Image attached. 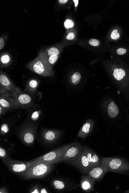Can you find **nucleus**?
Listing matches in <instances>:
<instances>
[{"label": "nucleus", "mask_w": 129, "mask_h": 193, "mask_svg": "<svg viewBox=\"0 0 129 193\" xmlns=\"http://www.w3.org/2000/svg\"><path fill=\"white\" fill-rule=\"evenodd\" d=\"M54 164L47 162L32 166L22 176V178L24 180H29L45 177L52 171Z\"/></svg>", "instance_id": "f257e3e1"}, {"label": "nucleus", "mask_w": 129, "mask_h": 193, "mask_svg": "<svg viewBox=\"0 0 129 193\" xmlns=\"http://www.w3.org/2000/svg\"><path fill=\"white\" fill-rule=\"evenodd\" d=\"M27 66L33 72L41 76H52L53 75L52 67L39 55L29 63Z\"/></svg>", "instance_id": "f03ea898"}, {"label": "nucleus", "mask_w": 129, "mask_h": 193, "mask_svg": "<svg viewBox=\"0 0 129 193\" xmlns=\"http://www.w3.org/2000/svg\"><path fill=\"white\" fill-rule=\"evenodd\" d=\"M69 145L63 146L50 152L29 161L31 166L44 162H52L56 163L61 157L65 151L69 147Z\"/></svg>", "instance_id": "7ed1b4c3"}, {"label": "nucleus", "mask_w": 129, "mask_h": 193, "mask_svg": "<svg viewBox=\"0 0 129 193\" xmlns=\"http://www.w3.org/2000/svg\"><path fill=\"white\" fill-rule=\"evenodd\" d=\"M83 150V146L78 143L69 144V147L57 163L65 162L71 164L79 158Z\"/></svg>", "instance_id": "20e7f679"}, {"label": "nucleus", "mask_w": 129, "mask_h": 193, "mask_svg": "<svg viewBox=\"0 0 129 193\" xmlns=\"http://www.w3.org/2000/svg\"><path fill=\"white\" fill-rule=\"evenodd\" d=\"M8 169L16 174L22 177L31 166L29 162L14 160L9 158L2 160Z\"/></svg>", "instance_id": "39448f33"}, {"label": "nucleus", "mask_w": 129, "mask_h": 193, "mask_svg": "<svg viewBox=\"0 0 129 193\" xmlns=\"http://www.w3.org/2000/svg\"><path fill=\"white\" fill-rule=\"evenodd\" d=\"M19 87L15 85L6 74L1 71L0 74V95L13 97Z\"/></svg>", "instance_id": "423d86ee"}, {"label": "nucleus", "mask_w": 129, "mask_h": 193, "mask_svg": "<svg viewBox=\"0 0 129 193\" xmlns=\"http://www.w3.org/2000/svg\"><path fill=\"white\" fill-rule=\"evenodd\" d=\"M21 108H26L32 107L33 104L32 97L26 93H24L18 88L13 96Z\"/></svg>", "instance_id": "0eeeda50"}, {"label": "nucleus", "mask_w": 129, "mask_h": 193, "mask_svg": "<svg viewBox=\"0 0 129 193\" xmlns=\"http://www.w3.org/2000/svg\"><path fill=\"white\" fill-rule=\"evenodd\" d=\"M108 170L109 168L107 166L101 164L99 166L90 169L87 175L93 178L96 181H99L102 179Z\"/></svg>", "instance_id": "6e6552de"}, {"label": "nucleus", "mask_w": 129, "mask_h": 193, "mask_svg": "<svg viewBox=\"0 0 129 193\" xmlns=\"http://www.w3.org/2000/svg\"><path fill=\"white\" fill-rule=\"evenodd\" d=\"M71 165L77 168L84 175H87L89 170L92 168L84 150L79 158Z\"/></svg>", "instance_id": "1a4fd4ad"}, {"label": "nucleus", "mask_w": 129, "mask_h": 193, "mask_svg": "<svg viewBox=\"0 0 129 193\" xmlns=\"http://www.w3.org/2000/svg\"><path fill=\"white\" fill-rule=\"evenodd\" d=\"M101 164L107 166L109 168L108 172L117 171L122 169L125 166L121 159L112 158H103L101 159Z\"/></svg>", "instance_id": "9d476101"}, {"label": "nucleus", "mask_w": 129, "mask_h": 193, "mask_svg": "<svg viewBox=\"0 0 129 193\" xmlns=\"http://www.w3.org/2000/svg\"><path fill=\"white\" fill-rule=\"evenodd\" d=\"M20 136L24 144L26 145H31L34 143L35 140V130L31 126L26 127L21 132Z\"/></svg>", "instance_id": "9b49d317"}, {"label": "nucleus", "mask_w": 129, "mask_h": 193, "mask_svg": "<svg viewBox=\"0 0 129 193\" xmlns=\"http://www.w3.org/2000/svg\"><path fill=\"white\" fill-rule=\"evenodd\" d=\"M0 106L8 111L21 108L14 98L7 95H0Z\"/></svg>", "instance_id": "f8f14e48"}, {"label": "nucleus", "mask_w": 129, "mask_h": 193, "mask_svg": "<svg viewBox=\"0 0 129 193\" xmlns=\"http://www.w3.org/2000/svg\"><path fill=\"white\" fill-rule=\"evenodd\" d=\"M83 150L92 168L101 165L102 159L99 158L96 153L86 146H83Z\"/></svg>", "instance_id": "ddd939ff"}, {"label": "nucleus", "mask_w": 129, "mask_h": 193, "mask_svg": "<svg viewBox=\"0 0 129 193\" xmlns=\"http://www.w3.org/2000/svg\"><path fill=\"white\" fill-rule=\"evenodd\" d=\"M96 181L88 175H82L81 177L80 184L82 189L84 192H90L93 191Z\"/></svg>", "instance_id": "4468645a"}, {"label": "nucleus", "mask_w": 129, "mask_h": 193, "mask_svg": "<svg viewBox=\"0 0 129 193\" xmlns=\"http://www.w3.org/2000/svg\"><path fill=\"white\" fill-rule=\"evenodd\" d=\"M60 133L58 130H43L41 133L42 138L46 142L52 143L56 141L59 137Z\"/></svg>", "instance_id": "2eb2a0df"}, {"label": "nucleus", "mask_w": 129, "mask_h": 193, "mask_svg": "<svg viewBox=\"0 0 129 193\" xmlns=\"http://www.w3.org/2000/svg\"><path fill=\"white\" fill-rule=\"evenodd\" d=\"M93 124L90 121H87L82 126L81 130L79 131L78 137L82 138H85L86 137L91 131Z\"/></svg>", "instance_id": "dca6fc26"}, {"label": "nucleus", "mask_w": 129, "mask_h": 193, "mask_svg": "<svg viewBox=\"0 0 129 193\" xmlns=\"http://www.w3.org/2000/svg\"><path fill=\"white\" fill-rule=\"evenodd\" d=\"M108 114L111 118H114L118 114L119 110L118 106L114 101H112L108 105Z\"/></svg>", "instance_id": "f3484780"}, {"label": "nucleus", "mask_w": 129, "mask_h": 193, "mask_svg": "<svg viewBox=\"0 0 129 193\" xmlns=\"http://www.w3.org/2000/svg\"><path fill=\"white\" fill-rule=\"evenodd\" d=\"M51 185L54 189L58 190H63L66 187L65 183L62 180H53L51 182Z\"/></svg>", "instance_id": "a211bd4d"}, {"label": "nucleus", "mask_w": 129, "mask_h": 193, "mask_svg": "<svg viewBox=\"0 0 129 193\" xmlns=\"http://www.w3.org/2000/svg\"><path fill=\"white\" fill-rule=\"evenodd\" d=\"M125 71L122 69L116 68L114 71L113 75L115 79L120 81L125 76Z\"/></svg>", "instance_id": "6ab92c4d"}, {"label": "nucleus", "mask_w": 129, "mask_h": 193, "mask_svg": "<svg viewBox=\"0 0 129 193\" xmlns=\"http://www.w3.org/2000/svg\"><path fill=\"white\" fill-rule=\"evenodd\" d=\"M11 61V57L8 54H4L1 56V65H7Z\"/></svg>", "instance_id": "aec40b11"}, {"label": "nucleus", "mask_w": 129, "mask_h": 193, "mask_svg": "<svg viewBox=\"0 0 129 193\" xmlns=\"http://www.w3.org/2000/svg\"><path fill=\"white\" fill-rule=\"evenodd\" d=\"M81 75L78 72H75L71 77V81L74 85L78 84L81 81Z\"/></svg>", "instance_id": "412c9836"}, {"label": "nucleus", "mask_w": 129, "mask_h": 193, "mask_svg": "<svg viewBox=\"0 0 129 193\" xmlns=\"http://www.w3.org/2000/svg\"><path fill=\"white\" fill-rule=\"evenodd\" d=\"M38 85V82L36 80H31L28 83L29 87L32 91L36 90Z\"/></svg>", "instance_id": "4be33fe9"}, {"label": "nucleus", "mask_w": 129, "mask_h": 193, "mask_svg": "<svg viewBox=\"0 0 129 193\" xmlns=\"http://www.w3.org/2000/svg\"><path fill=\"white\" fill-rule=\"evenodd\" d=\"M0 157L2 160L10 158L6 150L2 146H1L0 148Z\"/></svg>", "instance_id": "5701e85b"}, {"label": "nucleus", "mask_w": 129, "mask_h": 193, "mask_svg": "<svg viewBox=\"0 0 129 193\" xmlns=\"http://www.w3.org/2000/svg\"><path fill=\"white\" fill-rule=\"evenodd\" d=\"M65 28L66 29L72 28L74 25V22L73 21L70 19L66 20L64 23Z\"/></svg>", "instance_id": "b1692460"}, {"label": "nucleus", "mask_w": 129, "mask_h": 193, "mask_svg": "<svg viewBox=\"0 0 129 193\" xmlns=\"http://www.w3.org/2000/svg\"><path fill=\"white\" fill-rule=\"evenodd\" d=\"M41 187L39 185H36L30 189L29 192L31 193H40Z\"/></svg>", "instance_id": "393cba45"}, {"label": "nucleus", "mask_w": 129, "mask_h": 193, "mask_svg": "<svg viewBox=\"0 0 129 193\" xmlns=\"http://www.w3.org/2000/svg\"><path fill=\"white\" fill-rule=\"evenodd\" d=\"M41 112L40 111H36L33 112L31 116V119L33 121H36L39 119Z\"/></svg>", "instance_id": "a878e982"}, {"label": "nucleus", "mask_w": 129, "mask_h": 193, "mask_svg": "<svg viewBox=\"0 0 129 193\" xmlns=\"http://www.w3.org/2000/svg\"><path fill=\"white\" fill-rule=\"evenodd\" d=\"M110 37L111 39L114 40H118L119 38L120 34L118 32V30L117 29H114L113 31L111 33Z\"/></svg>", "instance_id": "bb28decb"}, {"label": "nucleus", "mask_w": 129, "mask_h": 193, "mask_svg": "<svg viewBox=\"0 0 129 193\" xmlns=\"http://www.w3.org/2000/svg\"><path fill=\"white\" fill-rule=\"evenodd\" d=\"M89 44L94 47H96L99 46L100 41L96 39H92L89 41Z\"/></svg>", "instance_id": "cd10ccee"}, {"label": "nucleus", "mask_w": 129, "mask_h": 193, "mask_svg": "<svg viewBox=\"0 0 129 193\" xmlns=\"http://www.w3.org/2000/svg\"><path fill=\"white\" fill-rule=\"evenodd\" d=\"M9 128L7 124H4L2 125L1 128V133H5L8 132Z\"/></svg>", "instance_id": "c85d7f7f"}, {"label": "nucleus", "mask_w": 129, "mask_h": 193, "mask_svg": "<svg viewBox=\"0 0 129 193\" xmlns=\"http://www.w3.org/2000/svg\"><path fill=\"white\" fill-rule=\"evenodd\" d=\"M75 34L73 32H71L69 33L66 37V39L69 40H72L75 38Z\"/></svg>", "instance_id": "c756f323"}, {"label": "nucleus", "mask_w": 129, "mask_h": 193, "mask_svg": "<svg viewBox=\"0 0 129 193\" xmlns=\"http://www.w3.org/2000/svg\"><path fill=\"white\" fill-rule=\"evenodd\" d=\"M126 49L122 48H119L117 50V53L119 55H123L126 53Z\"/></svg>", "instance_id": "7c9ffc66"}, {"label": "nucleus", "mask_w": 129, "mask_h": 193, "mask_svg": "<svg viewBox=\"0 0 129 193\" xmlns=\"http://www.w3.org/2000/svg\"><path fill=\"white\" fill-rule=\"evenodd\" d=\"M5 46V42L4 39L2 37H1L0 38V50L1 51L2 49L4 48Z\"/></svg>", "instance_id": "2f4dec72"}, {"label": "nucleus", "mask_w": 129, "mask_h": 193, "mask_svg": "<svg viewBox=\"0 0 129 193\" xmlns=\"http://www.w3.org/2000/svg\"><path fill=\"white\" fill-rule=\"evenodd\" d=\"M7 112H8V111L6 109L0 106V115H1V116Z\"/></svg>", "instance_id": "473e14b6"}, {"label": "nucleus", "mask_w": 129, "mask_h": 193, "mask_svg": "<svg viewBox=\"0 0 129 193\" xmlns=\"http://www.w3.org/2000/svg\"><path fill=\"white\" fill-rule=\"evenodd\" d=\"M0 193H8V190L5 187H2L0 189Z\"/></svg>", "instance_id": "72a5a7b5"}, {"label": "nucleus", "mask_w": 129, "mask_h": 193, "mask_svg": "<svg viewBox=\"0 0 129 193\" xmlns=\"http://www.w3.org/2000/svg\"><path fill=\"white\" fill-rule=\"evenodd\" d=\"M48 191L45 188H43V187H41L40 189V193H48Z\"/></svg>", "instance_id": "f704fd0d"}, {"label": "nucleus", "mask_w": 129, "mask_h": 193, "mask_svg": "<svg viewBox=\"0 0 129 193\" xmlns=\"http://www.w3.org/2000/svg\"><path fill=\"white\" fill-rule=\"evenodd\" d=\"M59 3L61 4H65L67 3L68 2V0H59L58 1Z\"/></svg>", "instance_id": "c9c22d12"}, {"label": "nucleus", "mask_w": 129, "mask_h": 193, "mask_svg": "<svg viewBox=\"0 0 129 193\" xmlns=\"http://www.w3.org/2000/svg\"><path fill=\"white\" fill-rule=\"evenodd\" d=\"M73 1L74 2V4H75V8H76L78 5V0H73Z\"/></svg>", "instance_id": "e433bc0d"}]
</instances>
